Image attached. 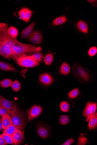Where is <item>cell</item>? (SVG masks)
I'll list each match as a JSON object with an SVG mask.
<instances>
[{"instance_id": "cell-28", "label": "cell", "mask_w": 97, "mask_h": 145, "mask_svg": "<svg viewBox=\"0 0 97 145\" xmlns=\"http://www.w3.org/2000/svg\"><path fill=\"white\" fill-rule=\"evenodd\" d=\"M60 107L61 110L63 112H67L69 109V104L66 101H63L60 104Z\"/></svg>"}, {"instance_id": "cell-21", "label": "cell", "mask_w": 97, "mask_h": 145, "mask_svg": "<svg viewBox=\"0 0 97 145\" xmlns=\"http://www.w3.org/2000/svg\"><path fill=\"white\" fill-rule=\"evenodd\" d=\"M88 123V128L92 130L95 129L97 126V118L96 115L92 117L89 120Z\"/></svg>"}, {"instance_id": "cell-12", "label": "cell", "mask_w": 97, "mask_h": 145, "mask_svg": "<svg viewBox=\"0 0 97 145\" xmlns=\"http://www.w3.org/2000/svg\"><path fill=\"white\" fill-rule=\"evenodd\" d=\"M13 136L15 141L14 145L20 144L22 142L24 139V132L17 128Z\"/></svg>"}, {"instance_id": "cell-6", "label": "cell", "mask_w": 97, "mask_h": 145, "mask_svg": "<svg viewBox=\"0 0 97 145\" xmlns=\"http://www.w3.org/2000/svg\"><path fill=\"white\" fill-rule=\"evenodd\" d=\"M96 103L89 102L87 103L84 111V115L86 118L87 121L96 115Z\"/></svg>"}, {"instance_id": "cell-7", "label": "cell", "mask_w": 97, "mask_h": 145, "mask_svg": "<svg viewBox=\"0 0 97 145\" xmlns=\"http://www.w3.org/2000/svg\"><path fill=\"white\" fill-rule=\"evenodd\" d=\"M43 111V109L39 105H34L30 109L28 110V119L30 121L38 116Z\"/></svg>"}, {"instance_id": "cell-20", "label": "cell", "mask_w": 97, "mask_h": 145, "mask_svg": "<svg viewBox=\"0 0 97 145\" xmlns=\"http://www.w3.org/2000/svg\"><path fill=\"white\" fill-rule=\"evenodd\" d=\"M6 145L7 144H14L15 141L14 138L12 135L6 134L3 133L2 134Z\"/></svg>"}, {"instance_id": "cell-22", "label": "cell", "mask_w": 97, "mask_h": 145, "mask_svg": "<svg viewBox=\"0 0 97 145\" xmlns=\"http://www.w3.org/2000/svg\"><path fill=\"white\" fill-rule=\"evenodd\" d=\"M67 21V19L66 17L64 16H63L55 19L53 21L52 23L53 25L57 26L64 23Z\"/></svg>"}, {"instance_id": "cell-9", "label": "cell", "mask_w": 97, "mask_h": 145, "mask_svg": "<svg viewBox=\"0 0 97 145\" xmlns=\"http://www.w3.org/2000/svg\"><path fill=\"white\" fill-rule=\"evenodd\" d=\"M28 38L30 42L36 45L40 44L43 40L42 34L40 31H37L32 32Z\"/></svg>"}, {"instance_id": "cell-30", "label": "cell", "mask_w": 97, "mask_h": 145, "mask_svg": "<svg viewBox=\"0 0 97 145\" xmlns=\"http://www.w3.org/2000/svg\"><path fill=\"white\" fill-rule=\"evenodd\" d=\"M88 142V140L86 137L84 136H81L78 138V142L77 145H85Z\"/></svg>"}, {"instance_id": "cell-10", "label": "cell", "mask_w": 97, "mask_h": 145, "mask_svg": "<svg viewBox=\"0 0 97 145\" xmlns=\"http://www.w3.org/2000/svg\"><path fill=\"white\" fill-rule=\"evenodd\" d=\"M0 69L7 71H13L19 72L21 75L24 76V72L17 70L12 65L3 61H0Z\"/></svg>"}, {"instance_id": "cell-18", "label": "cell", "mask_w": 97, "mask_h": 145, "mask_svg": "<svg viewBox=\"0 0 97 145\" xmlns=\"http://www.w3.org/2000/svg\"><path fill=\"white\" fill-rule=\"evenodd\" d=\"M60 73L63 75H67L70 73V67L68 64L66 62L63 63L60 69Z\"/></svg>"}, {"instance_id": "cell-3", "label": "cell", "mask_w": 97, "mask_h": 145, "mask_svg": "<svg viewBox=\"0 0 97 145\" xmlns=\"http://www.w3.org/2000/svg\"><path fill=\"white\" fill-rule=\"evenodd\" d=\"M11 109L12 110L8 112L11 114L13 124L18 129H23L25 125V121L22 115L15 102H13Z\"/></svg>"}, {"instance_id": "cell-26", "label": "cell", "mask_w": 97, "mask_h": 145, "mask_svg": "<svg viewBox=\"0 0 97 145\" xmlns=\"http://www.w3.org/2000/svg\"><path fill=\"white\" fill-rule=\"evenodd\" d=\"M79 93V90L78 88H76L69 92L68 96L69 98L71 99H74L78 96Z\"/></svg>"}, {"instance_id": "cell-24", "label": "cell", "mask_w": 97, "mask_h": 145, "mask_svg": "<svg viewBox=\"0 0 97 145\" xmlns=\"http://www.w3.org/2000/svg\"><path fill=\"white\" fill-rule=\"evenodd\" d=\"M31 56L34 60L39 62L42 60L43 57L42 53L40 52H35Z\"/></svg>"}, {"instance_id": "cell-16", "label": "cell", "mask_w": 97, "mask_h": 145, "mask_svg": "<svg viewBox=\"0 0 97 145\" xmlns=\"http://www.w3.org/2000/svg\"><path fill=\"white\" fill-rule=\"evenodd\" d=\"M77 27L81 31L85 33L88 32V27L87 24L83 21H80L77 24Z\"/></svg>"}, {"instance_id": "cell-32", "label": "cell", "mask_w": 97, "mask_h": 145, "mask_svg": "<svg viewBox=\"0 0 97 145\" xmlns=\"http://www.w3.org/2000/svg\"><path fill=\"white\" fill-rule=\"evenodd\" d=\"M32 14V12L30 10L27 8L26 12L25 22H28L30 21Z\"/></svg>"}, {"instance_id": "cell-37", "label": "cell", "mask_w": 97, "mask_h": 145, "mask_svg": "<svg viewBox=\"0 0 97 145\" xmlns=\"http://www.w3.org/2000/svg\"><path fill=\"white\" fill-rule=\"evenodd\" d=\"M2 128V122L0 118V131H1Z\"/></svg>"}, {"instance_id": "cell-2", "label": "cell", "mask_w": 97, "mask_h": 145, "mask_svg": "<svg viewBox=\"0 0 97 145\" xmlns=\"http://www.w3.org/2000/svg\"><path fill=\"white\" fill-rule=\"evenodd\" d=\"M15 58L17 57L27 54L40 52L42 50L40 47H36L30 44L21 43L15 40L11 47Z\"/></svg>"}, {"instance_id": "cell-19", "label": "cell", "mask_w": 97, "mask_h": 145, "mask_svg": "<svg viewBox=\"0 0 97 145\" xmlns=\"http://www.w3.org/2000/svg\"><path fill=\"white\" fill-rule=\"evenodd\" d=\"M17 128L15 125L12 123L6 128L3 131V133L7 134L13 136Z\"/></svg>"}, {"instance_id": "cell-17", "label": "cell", "mask_w": 97, "mask_h": 145, "mask_svg": "<svg viewBox=\"0 0 97 145\" xmlns=\"http://www.w3.org/2000/svg\"><path fill=\"white\" fill-rule=\"evenodd\" d=\"M7 32L8 35L13 39L17 40L18 36V31L17 29L13 26L8 28Z\"/></svg>"}, {"instance_id": "cell-35", "label": "cell", "mask_w": 97, "mask_h": 145, "mask_svg": "<svg viewBox=\"0 0 97 145\" xmlns=\"http://www.w3.org/2000/svg\"><path fill=\"white\" fill-rule=\"evenodd\" d=\"M75 142L74 140L71 138H69L64 143L62 144V145H70L72 144Z\"/></svg>"}, {"instance_id": "cell-4", "label": "cell", "mask_w": 97, "mask_h": 145, "mask_svg": "<svg viewBox=\"0 0 97 145\" xmlns=\"http://www.w3.org/2000/svg\"><path fill=\"white\" fill-rule=\"evenodd\" d=\"M72 70L74 76L79 81L85 83L90 82V75L88 71L82 66L75 63Z\"/></svg>"}, {"instance_id": "cell-34", "label": "cell", "mask_w": 97, "mask_h": 145, "mask_svg": "<svg viewBox=\"0 0 97 145\" xmlns=\"http://www.w3.org/2000/svg\"><path fill=\"white\" fill-rule=\"evenodd\" d=\"M7 110L2 105L0 104V115L3 116L7 113Z\"/></svg>"}, {"instance_id": "cell-31", "label": "cell", "mask_w": 97, "mask_h": 145, "mask_svg": "<svg viewBox=\"0 0 97 145\" xmlns=\"http://www.w3.org/2000/svg\"><path fill=\"white\" fill-rule=\"evenodd\" d=\"M27 8H21L19 11V15L22 20L25 22L26 12Z\"/></svg>"}, {"instance_id": "cell-8", "label": "cell", "mask_w": 97, "mask_h": 145, "mask_svg": "<svg viewBox=\"0 0 97 145\" xmlns=\"http://www.w3.org/2000/svg\"><path fill=\"white\" fill-rule=\"evenodd\" d=\"M36 131L39 136L44 139L47 138L50 133V130L48 127L45 124L42 123L37 125Z\"/></svg>"}, {"instance_id": "cell-29", "label": "cell", "mask_w": 97, "mask_h": 145, "mask_svg": "<svg viewBox=\"0 0 97 145\" xmlns=\"http://www.w3.org/2000/svg\"><path fill=\"white\" fill-rule=\"evenodd\" d=\"M70 118L68 116L65 115H62L60 118V122L63 125H65L67 124L70 121Z\"/></svg>"}, {"instance_id": "cell-11", "label": "cell", "mask_w": 97, "mask_h": 145, "mask_svg": "<svg viewBox=\"0 0 97 145\" xmlns=\"http://www.w3.org/2000/svg\"><path fill=\"white\" fill-rule=\"evenodd\" d=\"M40 82L45 85H49L52 84L53 81V79L49 74L45 73L42 74L39 76Z\"/></svg>"}, {"instance_id": "cell-27", "label": "cell", "mask_w": 97, "mask_h": 145, "mask_svg": "<svg viewBox=\"0 0 97 145\" xmlns=\"http://www.w3.org/2000/svg\"><path fill=\"white\" fill-rule=\"evenodd\" d=\"M11 86L14 91L17 92L20 88L21 84L18 80H16L13 82Z\"/></svg>"}, {"instance_id": "cell-36", "label": "cell", "mask_w": 97, "mask_h": 145, "mask_svg": "<svg viewBox=\"0 0 97 145\" xmlns=\"http://www.w3.org/2000/svg\"><path fill=\"white\" fill-rule=\"evenodd\" d=\"M3 137L2 135H0V145H5Z\"/></svg>"}, {"instance_id": "cell-5", "label": "cell", "mask_w": 97, "mask_h": 145, "mask_svg": "<svg viewBox=\"0 0 97 145\" xmlns=\"http://www.w3.org/2000/svg\"><path fill=\"white\" fill-rule=\"evenodd\" d=\"M15 60L18 65L23 67H33L39 64V62L34 60L31 56L22 55L17 57Z\"/></svg>"}, {"instance_id": "cell-25", "label": "cell", "mask_w": 97, "mask_h": 145, "mask_svg": "<svg viewBox=\"0 0 97 145\" xmlns=\"http://www.w3.org/2000/svg\"><path fill=\"white\" fill-rule=\"evenodd\" d=\"M53 59V56L51 54H47L44 58V62L45 64L48 65H50L52 63Z\"/></svg>"}, {"instance_id": "cell-13", "label": "cell", "mask_w": 97, "mask_h": 145, "mask_svg": "<svg viewBox=\"0 0 97 145\" xmlns=\"http://www.w3.org/2000/svg\"><path fill=\"white\" fill-rule=\"evenodd\" d=\"M35 24V22H33L23 29L21 33V37L23 38L29 37L33 32Z\"/></svg>"}, {"instance_id": "cell-1", "label": "cell", "mask_w": 97, "mask_h": 145, "mask_svg": "<svg viewBox=\"0 0 97 145\" xmlns=\"http://www.w3.org/2000/svg\"><path fill=\"white\" fill-rule=\"evenodd\" d=\"M8 27L7 24L0 23V56L10 60L15 58L11 47L15 39L11 38L8 34Z\"/></svg>"}, {"instance_id": "cell-23", "label": "cell", "mask_w": 97, "mask_h": 145, "mask_svg": "<svg viewBox=\"0 0 97 145\" xmlns=\"http://www.w3.org/2000/svg\"><path fill=\"white\" fill-rule=\"evenodd\" d=\"M13 81L10 79L6 78L0 82V86L3 88H7L11 86Z\"/></svg>"}, {"instance_id": "cell-33", "label": "cell", "mask_w": 97, "mask_h": 145, "mask_svg": "<svg viewBox=\"0 0 97 145\" xmlns=\"http://www.w3.org/2000/svg\"><path fill=\"white\" fill-rule=\"evenodd\" d=\"M97 52V48L96 47L93 46L89 49L88 51V54L90 56L92 57L96 54Z\"/></svg>"}, {"instance_id": "cell-15", "label": "cell", "mask_w": 97, "mask_h": 145, "mask_svg": "<svg viewBox=\"0 0 97 145\" xmlns=\"http://www.w3.org/2000/svg\"><path fill=\"white\" fill-rule=\"evenodd\" d=\"M13 102L8 100L0 95V104L3 106L9 112L12 108Z\"/></svg>"}, {"instance_id": "cell-14", "label": "cell", "mask_w": 97, "mask_h": 145, "mask_svg": "<svg viewBox=\"0 0 97 145\" xmlns=\"http://www.w3.org/2000/svg\"><path fill=\"white\" fill-rule=\"evenodd\" d=\"M9 112L3 116L2 117L1 121L2 124V129L4 131L6 128L8 126L13 123L12 118Z\"/></svg>"}]
</instances>
